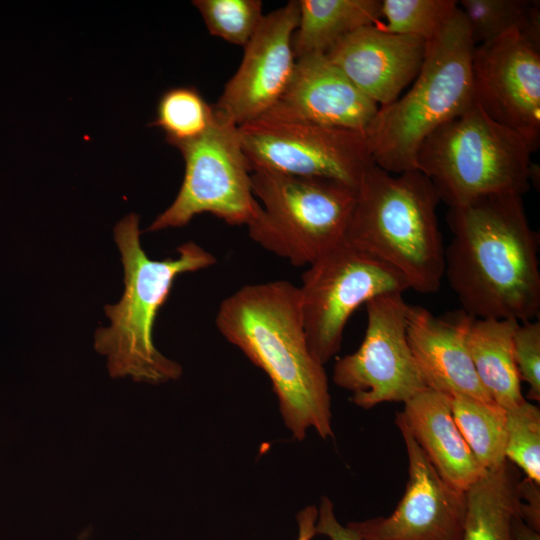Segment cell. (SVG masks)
Returning <instances> with one entry per match:
<instances>
[{
	"instance_id": "obj_1",
	"label": "cell",
	"mask_w": 540,
	"mask_h": 540,
	"mask_svg": "<svg viewBox=\"0 0 540 540\" xmlns=\"http://www.w3.org/2000/svg\"><path fill=\"white\" fill-rule=\"evenodd\" d=\"M444 276L474 318L530 321L540 311L539 234L522 196L487 195L449 207Z\"/></svg>"
},
{
	"instance_id": "obj_2",
	"label": "cell",
	"mask_w": 540,
	"mask_h": 540,
	"mask_svg": "<svg viewBox=\"0 0 540 540\" xmlns=\"http://www.w3.org/2000/svg\"><path fill=\"white\" fill-rule=\"evenodd\" d=\"M215 322L267 374L295 439L303 440L309 428L323 439L333 436L328 380L308 346L298 286L285 280L245 285L221 302Z\"/></svg>"
},
{
	"instance_id": "obj_3",
	"label": "cell",
	"mask_w": 540,
	"mask_h": 540,
	"mask_svg": "<svg viewBox=\"0 0 540 540\" xmlns=\"http://www.w3.org/2000/svg\"><path fill=\"white\" fill-rule=\"evenodd\" d=\"M439 202L422 172L392 174L374 163L356 188L345 240L398 270L410 289L435 293L445 263L436 214Z\"/></svg>"
},
{
	"instance_id": "obj_4",
	"label": "cell",
	"mask_w": 540,
	"mask_h": 540,
	"mask_svg": "<svg viewBox=\"0 0 540 540\" xmlns=\"http://www.w3.org/2000/svg\"><path fill=\"white\" fill-rule=\"evenodd\" d=\"M124 268L120 301L105 306L111 324L95 334V348L108 358L112 376L158 384L177 379L181 366L162 355L153 343V326L175 279L187 272L206 269L216 258L194 242L177 248L176 258L152 260L140 242L139 217L130 213L114 229Z\"/></svg>"
},
{
	"instance_id": "obj_5",
	"label": "cell",
	"mask_w": 540,
	"mask_h": 540,
	"mask_svg": "<svg viewBox=\"0 0 540 540\" xmlns=\"http://www.w3.org/2000/svg\"><path fill=\"white\" fill-rule=\"evenodd\" d=\"M473 43L459 9L426 42L420 71L408 91L379 107L364 132L373 162L392 174L417 170L420 145L473 102Z\"/></svg>"
},
{
	"instance_id": "obj_6",
	"label": "cell",
	"mask_w": 540,
	"mask_h": 540,
	"mask_svg": "<svg viewBox=\"0 0 540 540\" xmlns=\"http://www.w3.org/2000/svg\"><path fill=\"white\" fill-rule=\"evenodd\" d=\"M534 152L518 133L489 117L474 101L420 145L416 169L449 207L487 195L522 196L536 179Z\"/></svg>"
},
{
	"instance_id": "obj_7",
	"label": "cell",
	"mask_w": 540,
	"mask_h": 540,
	"mask_svg": "<svg viewBox=\"0 0 540 540\" xmlns=\"http://www.w3.org/2000/svg\"><path fill=\"white\" fill-rule=\"evenodd\" d=\"M251 183L261 208L247 225L248 233L267 251L304 266L345 240L355 188L266 170H254Z\"/></svg>"
},
{
	"instance_id": "obj_8",
	"label": "cell",
	"mask_w": 540,
	"mask_h": 540,
	"mask_svg": "<svg viewBox=\"0 0 540 540\" xmlns=\"http://www.w3.org/2000/svg\"><path fill=\"white\" fill-rule=\"evenodd\" d=\"M298 286L309 349L322 365L335 356L352 313L379 295L410 289L394 267L342 241L308 265Z\"/></svg>"
},
{
	"instance_id": "obj_9",
	"label": "cell",
	"mask_w": 540,
	"mask_h": 540,
	"mask_svg": "<svg viewBox=\"0 0 540 540\" xmlns=\"http://www.w3.org/2000/svg\"><path fill=\"white\" fill-rule=\"evenodd\" d=\"M175 147L185 162L183 182L172 204L148 231L183 227L203 213L229 225L247 226L257 217L261 207L252 191V169L236 125L215 114L204 135Z\"/></svg>"
},
{
	"instance_id": "obj_10",
	"label": "cell",
	"mask_w": 540,
	"mask_h": 540,
	"mask_svg": "<svg viewBox=\"0 0 540 540\" xmlns=\"http://www.w3.org/2000/svg\"><path fill=\"white\" fill-rule=\"evenodd\" d=\"M254 170L332 179L357 188L374 164L364 133L263 116L238 127Z\"/></svg>"
},
{
	"instance_id": "obj_11",
	"label": "cell",
	"mask_w": 540,
	"mask_h": 540,
	"mask_svg": "<svg viewBox=\"0 0 540 540\" xmlns=\"http://www.w3.org/2000/svg\"><path fill=\"white\" fill-rule=\"evenodd\" d=\"M402 294L379 295L365 304L367 326L360 347L334 365V383L350 391L360 408L405 403L428 388L407 341L409 305Z\"/></svg>"
},
{
	"instance_id": "obj_12",
	"label": "cell",
	"mask_w": 540,
	"mask_h": 540,
	"mask_svg": "<svg viewBox=\"0 0 540 540\" xmlns=\"http://www.w3.org/2000/svg\"><path fill=\"white\" fill-rule=\"evenodd\" d=\"M471 73L474 101L493 120L540 143V40L517 29L475 45Z\"/></svg>"
},
{
	"instance_id": "obj_13",
	"label": "cell",
	"mask_w": 540,
	"mask_h": 540,
	"mask_svg": "<svg viewBox=\"0 0 540 540\" xmlns=\"http://www.w3.org/2000/svg\"><path fill=\"white\" fill-rule=\"evenodd\" d=\"M395 423L408 459V480L402 499L389 516L352 521L360 540H462L466 495L445 482L429 462L400 412Z\"/></svg>"
},
{
	"instance_id": "obj_14",
	"label": "cell",
	"mask_w": 540,
	"mask_h": 540,
	"mask_svg": "<svg viewBox=\"0 0 540 540\" xmlns=\"http://www.w3.org/2000/svg\"><path fill=\"white\" fill-rule=\"evenodd\" d=\"M298 0L265 14L244 46L242 61L213 106L215 114L237 127L267 114L279 101L294 72L293 36Z\"/></svg>"
},
{
	"instance_id": "obj_15",
	"label": "cell",
	"mask_w": 540,
	"mask_h": 540,
	"mask_svg": "<svg viewBox=\"0 0 540 540\" xmlns=\"http://www.w3.org/2000/svg\"><path fill=\"white\" fill-rule=\"evenodd\" d=\"M378 108L325 54L313 53L296 59L286 90L264 116L364 133Z\"/></svg>"
},
{
	"instance_id": "obj_16",
	"label": "cell",
	"mask_w": 540,
	"mask_h": 540,
	"mask_svg": "<svg viewBox=\"0 0 540 540\" xmlns=\"http://www.w3.org/2000/svg\"><path fill=\"white\" fill-rule=\"evenodd\" d=\"M425 40L382 31L376 24L348 34L326 57L378 107L395 101L418 75Z\"/></svg>"
},
{
	"instance_id": "obj_17",
	"label": "cell",
	"mask_w": 540,
	"mask_h": 540,
	"mask_svg": "<svg viewBox=\"0 0 540 540\" xmlns=\"http://www.w3.org/2000/svg\"><path fill=\"white\" fill-rule=\"evenodd\" d=\"M473 318L463 310L436 316L424 307L409 305L407 341L428 388L448 397L493 401L477 376L467 346Z\"/></svg>"
},
{
	"instance_id": "obj_18",
	"label": "cell",
	"mask_w": 540,
	"mask_h": 540,
	"mask_svg": "<svg viewBox=\"0 0 540 540\" xmlns=\"http://www.w3.org/2000/svg\"><path fill=\"white\" fill-rule=\"evenodd\" d=\"M400 413L429 462L450 486L465 492L486 472L460 433L448 396L426 388L405 402Z\"/></svg>"
},
{
	"instance_id": "obj_19",
	"label": "cell",
	"mask_w": 540,
	"mask_h": 540,
	"mask_svg": "<svg viewBox=\"0 0 540 540\" xmlns=\"http://www.w3.org/2000/svg\"><path fill=\"white\" fill-rule=\"evenodd\" d=\"M519 322L473 318L467 346L477 376L490 398L504 409L525 400L514 361L513 335Z\"/></svg>"
},
{
	"instance_id": "obj_20",
	"label": "cell",
	"mask_w": 540,
	"mask_h": 540,
	"mask_svg": "<svg viewBox=\"0 0 540 540\" xmlns=\"http://www.w3.org/2000/svg\"><path fill=\"white\" fill-rule=\"evenodd\" d=\"M520 480L517 468L506 460L465 491L462 540H515L514 521L521 515Z\"/></svg>"
},
{
	"instance_id": "obj_21",
	"label": "cell",
	"mask_w": 540,
	"mask_h": 540,
	"mask_svg": "<svg viewBox=\"0 0 540 540\" xmlns=\"http://www.w3.org/2000/svg\"><path fill=\"white\" fill-rule=\"evenodd\" d=\"M299 22L293 36L296 59L325 54L359 28L381 21V0H298Z\"/></svg>"
},
{
	"instance_id": "obj_22",
	"label": "cell",
	"mask_w": 540,
	"mask_h": 540,
	"mask_svg": "<svg viewBox=\"0 0 540 540\" xmlns=\"http://www.w3.org/2000/svg\"><path fill=\"white\" fill-rule=\"evenodd\" d=\"M448 399L453 419L482 468L487 471L505 462V409L493 401L464 395Z\"/></svg>"
},
{
	"instance_id": "obj_23",
	"label": "cell",
	"mask_w": 540,
	"mask_h": 540,
	"mask_svg": "<svg viewBox=\"0 0 540 540\" xmlns=\"http://www.w3.org/2000/svg\"><path fill=\"white\" fill-rule=\"evenodd\" d=\"M471 39L479 45L517 29L540 40V2L536 0H461Z\"/></svg>"
},
{
	"instance_id": "obj_24",
	"label": "cell",
	"mask_w": 540,
	"mask_h": 540,
	"mask_svg": "<svg viewBox=\"0 0 540 540\" xmlns=\"http://www.w3.org/2000/svg\"><path fill=\"white\" fill-rule=\"evenodd\" d=\"M214 120L213 106L206 102L197 88L177 86L160 96L156 116L150 126L162 129L166 141L175 147L204 135Z\"/></svg>"
},
{
	"instance_id": "obj_25",
	"label": "cell",
	"mask_w": 540,
	"mask_h": 540,
	"mask_svg": "<svg viewBox=\"0 0 540 540\" xmlns=\"http://www.w3.org/2000/svg\"><path fill=\"white\" fill-rule=\"evenodd\" d=\"M458 8L455 0H381L382 31L429 41L434 38Z\"/></svg>"
},
{
	"instance_id": "obj_26",
	"label": "cell",
	"mask_w": 540,
	"mask_h": 540,
	"mask_svg": "<svg viewBox=\"0 0 540 540\" xmlns=\"http://www.w3.org/2000/svg\"><path fill=\"white\" fill-rule=\"evenodd\" d=\"M211 35L245 46L265 14L260 0H194Z\"/></svg>"
},
{
	"instance_id": "obj_27",
	"label": "cell",
	"mask_w": 540,
	"mask_h": 540,
	"mask_svg": "<svg viewBox=\"0 0 540 540\" xmlns=\"http://www.w3.org/2000/svg\"><path fill=\"white\" fill-rule=\"evenodd\" d=\"M505 411L506 460L540 485V409L525 399Z\"/></svg>"
},
{
	"instance_id": "obj_28",
	"label": "cell",
	"mask_w": 540,
	"mask_h": 540,
	"mask_svg": "<svg viewBox=\"0 0 540 540\" xmlns=\"http://www.w3.org/2000/svg\"><path fill=\"white\" fill-rule=\"evenodd\" d=\"M514 361L521 381L529 386L528 399L540 401V322H519L513 335Z\"/></svg>"
},
{
	"instance_id": "obj_29",
	"label": "cell",
	"mask_w": 540,
	"mask_h": 540,
	"mask_svg": "<svg viewBox=\"0 0 540 540\" xmlns=\"http://www.w3.org/2000/svg\"><path fill=\"white\" fill-rule=\"evenodd\" d=\"M315 535H323L330 540H360L347 526H343L337 519L332 501L322 496L317 509Z\"/></svg>"
},
{
	"instance_id": "obj_30",
	"label": "cell",
	"mask_w": 540,
	"mask_h": 540,
	"mask_svg": "<svg viewBox=\"0 0 540 540\" xmlns=\"http://www.w3.org/2000/svg\"><path fill=\"white\" fill-rule=\"evenodd\" d=\"M520 514L522 519L536 531H540L539 484L528 478L520 480Z\"/></svg>"
},
{
	"instance_id": "obj_31",
	"label": "cell",
	"mask_w": 540,
	"mask_h": 540,
	"mask_svg": "<svg viewBox=\"0 0 540 540\" xmlns=\"http://www.w3.org/2000/svg\"><path fill=\"white\" fill-rule=\"evenodd\" d=\"M317 519V508L314 505L307 506L297 515L298 539L311 540L315 535V523Z\"/></svg>"
},
{
	"instance_id": "obj_32",
	"label": "cell",
	"mask_w": 540,
	"mask_h": 540,
	"mask_svg": "<svg viewBox=\"0 0 540 540\" xmlns=\"http://www.w3.org/2000/svg\"><path fill=\"white\" fill-rule=\"evenodd\" d=\"M514 538L515 540H540V533L530 527L519 515L514 521Z\"/></svg>"
}]
</instances>
